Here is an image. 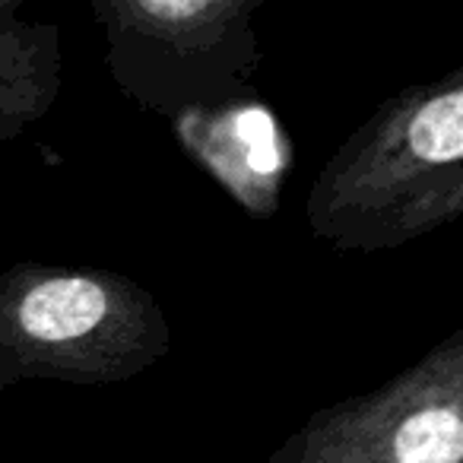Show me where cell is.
Instances as JSON below:
<instances>
[{"instance_id":"2","label":"cell","mask_w":463,"mask_h":463,"mask_svg":"<svg viewBox=\"0 0 463 463\" xmlns=\"http://www.w3.org/2000/svg\"><path fill=\"white\" fill-rule=\"evenodd\" d=\"M168 349L162 302L124 273L39 260L0 270V391L23 381L121 384Z\"/></svg>"},{"instance_id":"7","label":"cell","mask_w":463,"mask_h":463,"mask_svg":"<svg viewBox=\"0 0 463 463\" xmlns=\"http://www.w3.org/2000/svg\"><path fill=\"white\" fill-rule=\"evenodd\" d=\"M23 4H26V0H0V20H14Z\"/></svg>"},{"instance_id":"6","label":"cell","mask_w":463,"mask_h":463,"mask_svg":"<svg viewBox=\"0 0 463 463\" xmlns=\"http://www.w3.org/2000/svg\"><path fill=\"white\" fill-rule=\"evenodd\" d=\"M64 45L58 23L0 20V143H14L58 105Z\"/></svg>"},{"instance_id":"1","label":"cell","mask_w":463,"mask_h":463,"mask_svg":"<svg viewBox=\"0 0 463 463\" xmlns=\"http://www.w3.org/2000/svg\"><path fill=\"white\" fill-rule=\"evenodd\" d=\"M463 216V67L384 99L334 149L305 200L334 251H397Z\"/></svg>"},{"instance_id":"3","label":"cell","mask_w":463,"mask_h":463,"mask_svg":"<svg viewBox=\"0 0 463 463\" xmlns=\"http://www.w3.org/2000/svg\"><path fill=\"white\" fill-rule=\"evenodd\" d=\"M105 71L128 102L172 118L258 92L267 0H90Z\"/></svg>"},{"instance_id":"5","label":"cell","mask_w":463,"mask_h":463,"mask_svg":"<svg viewBox=\"0 0 463 463\" xmlns=\"http://www.w3.org/2000/svg\"><path fill=\"white\" fill-rule=\"evenodd\" d=\"M181 153L206 172L254 222L277 216L296 146L279 115L254 92L219 105H191L168 118Z\"/></svg>"},{"instance_id":"4","label":"cell","mask_w":463,"mask_h":463,"mask_svg":"<svg viewBox=\"0 0 463 463\" xmlns=\"http://www.w3.org/2000/svg\"><path fill=\"white\" fill-rule=\"evenodd\" d=\"M270 463H463V330L378 391L311 412Z\"/></svg>"}]
</instances>
